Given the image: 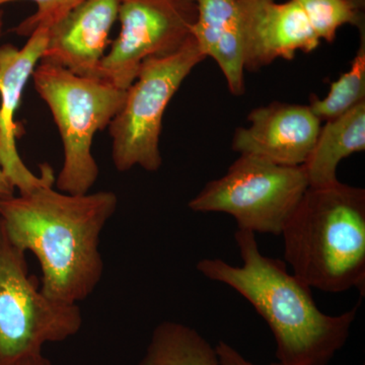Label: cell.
Listing matches in <instances>:
<instances>
[{
    "mask_svg": "<svg viewBox=\"0 0 365 365\" xmlns=\"http://www.w3.org/2000/svg\"><path fill=\"white\" fill-rule=\"evenodd\" d=\"M216 352H217L218 359H220V365H256L252 364L248 359H245L244 356L235 349L232 346L227 344V342L220 341L217 346L215 347ZM270 365H282L279 362H274Z\"/></svg>",
    "mask_w": 365,
    "mask_h": 365,
    "instance_id": "obj_19",
    "label": "cell"
},
{
    "mask_svg": "<svg viewBox=\"0 0 365 365\" xmlns=\"http://www.w3.org/2000/svg\"><path fill=\"white\" fill-rule=\"evenodd\" d=\"M81 326L78 304L55 302L41 292L25 252L11 242L0 220V365L42 352L43 346L68 339Z\"/></svg>",
    "mask_w": 365,
    "mask_h": 365,
    "instance_id": "obj_7",
    "label": "cell"
},
{
    "mask_svg": "<svg viewBox=\"0 0 365 365\" xmlns=\"http://www.w3.org/2000/svg\"><path fill=\"white\" fill-rule=\"evenodd\" d=\"M2 28H4V13H2L1 9H0V37H1Z\"/></svg>",
    "mask_w": 365,
    "mask_h": 365,
    "instance_id": "obj_22",
    "label": "cell"
},
{
    "mask_svg": "<svg viewBox=\"0 0 365 365\" xmlns=\"http://www.w3.org/2000/svg\"><path fill=\"white\" fill-rule=\"evenodd\" d=\"M179 1L190 2V4H195L196 0H179Z\"/></svg>",
    "mask_w": 365,
    "mask_h": 365,
    "instance_id": "obj_24",
    "label": "cell"
},
{
    "mask_svg": "<svg viewBox=\"0 0 365 365\" xmlns=\"http://www.w3.org/2000/svg\"><path fill=\"white\" fill-rule=\"evenodd\" d=\"M309 188L304 165L287 167L240 155L225 175L209 182L188 206L195 212L227 213L237 230L280 235Z\"/></svg>",
    "mask_w": 365,
    "mask_h": 365,
    "instance_id": "obj_6",
    "label": "cell"
},
{
    "mask_svg": "<svg viewBox=\"0 0 365 365\" xmlns=\"http://www.w3.org/2000/svg\"><path fill=\"white\" fill-rule=\"evenodd\" d=\"M204 59L191 36L172 54L150 57L141 63L135 81L126 90L121 110L108 127L117 170L127 172L134 167L148 172L160 170L163 115L185 78Z\"/></svg>",
    "mask_w": 365,
    "mask_h": 365,
    "instance_id": "obj_5",
    "label": "cell"
},
{
    "mask_svg": "<svg viewBox=\"0 0 365 365\" xmlns=\"http://www.w3.org/2000/svg\"><path fill=\"white\" fill-rule=\"evenodd\" d=\"M281 235L285 261L307 287L364 294V189L339 181L309 187Z\"/></svg>",
    "mask_w": 365,
    "mask_h": 365,
    "instance_id": "obj_3",
    "label": "cell"
},
{
    "mask_svg": "<svg viewBox=\"0 0 365 365\" xmlns=\"http://www.w3.org/2000/svg\"><path fill=\"white\" fill-rule=\"evenodd\" d=\"M360 45L349 71L331 85L326 98H311L312 111L321 121L342 116L360 103L365 102V26H359Z\"/></svg>",
    "mask_w": 365,
    "mask_h": 365,
    "instance_id": "obj_16",
    "label": "cell"
},
{
    "mask_svg": "<svg viewBox=\"0 0 365 365\" xmlns=\"http://www.w3.org/2000/svg\"><path fill=\"white\" fill-rule=\"evenodd\" d=\"M196 19V4L121 0L119 35L101 62L98 78L126 91L144 60L172 54L185 44Z\"/></svg>",
    "mask_w": 365,
    "mask_h": 365,
    "instance_id": "obj_8",
    "label": "cell"
},
{
    "mask_svg": "<svg viewBox=\"0 0 365 365\" xmlns=\"http://www.w3.org/2000/svg\"><path fill=\"white\" fill-rule=\"evenodd\" d=\"M356 4H359L360 6L362 7V9H364L365 7V0H354Z\"/></svg>",
    "mask_w": 365,
    "mask_h": 365,
    "instance_id": "obj_23",
    "label": "cell"
},
{
    "mask_svg": "<svg viewBox=\"0 0 365 365\" xmlns=\"http://www.w3.org/2000/svg\"><path fill=\"white\" fill-rule=\"evenodd\" d=\"M9 365H53V364L43 355L42 352H36L26 355Z\"/></svg>",
    "mask_w": 365,
    "mask_h": 365,
    "instance_id": "obj_20",
    "label": "cell"
},
{
    "mask_svg": "<svg viewBox=\"0 0 365 365\" xmlns=\"http://www.w3.org/2000/svg\"><path fill=\"white\" fill-rule=\"evenodd\" d=\"M16 1H32L37 11L14 29L21 36H30L38 28H48L86 0H0V7Z\"/></svg>",
    "mask_w": 365,
    "mask_h": 365,
    "instance_id": "obj_18",
    "label": "cell"
},
{
    "mask_svg": "<svg viewBox=\"0 0 365 365\" xmlns=\"http://www.w3.org/2000/svg\"><path fill=\"white\" fill-rule=\"evenodd\" d=\"M245 14V71H257L276 59L316 50L321 40L295 0L241 2Z\"/></svg>",
    "mask_w": 365,
    "mask_h": 365,
    "instance_id": "obj_12",
    "label": "cell"
},
{
    "mask_svg": "<svg viewBox=\"0 0 365 365\" xmlns=\"http://www.w3.org/2000/svg\"><path fill=\"white\" fill-rule=\"evenodd\" d=\"M32 78L63 143V165L57 177V189L72 195L90 193L100 174L91 151L93 137L109 127L121 110L126 91L44 61L39 62Z\"/></svg>",
    "mask_w": 365,
    "mask_h": 365,
    "instance_id": "obj_4",
    "label": "cell"
},
{
    "mask_svg": "<svg viewBox=\"0 0 365 365\" xmlns=\"http://www.w3.org/2000/svg\"><path fill=\"white\" fill-rule=\"evenodd\" d=\"M241 267L222 259H203L197 270L232 287L267 323L282 365H327L347 342L359 306L339 316L324 314L311 287L288 273L287 264L261 253L256 235L237 230Z\"/></svg>",
    "mask_w": 365,
    "mask_h": 365,
    "instance_id": "obj_2",
    "label": "cell"
},
{
    "mask_svg": "<svg viewBox=\"0 0 365 365\" xmlns=\"http://www.w3.org/2000/svg\"><path fill=\"white\" fill-rule=\"evenodd\" d=\"M120 4L121 0H86L72 9L50 26L41 61L56 64L78 76L98 78Z\"/></svg>",
    "mask_w": 365,
    "mask_h": 365,
    "instance_id": "obj_11",
    "label": "cell"
},
{
    "mask_svg": "<svg viewBox=\"0 0 365 365\" xmlns=\"http://www.w3.org/2000/svg\"><path fill=\"white\" fill-rule=\"evenodd\" d=\"M248 120V127L235 130L232 150L287 167L307 163L322 128L309 106L272 103L253 110Z\"/></svg>",
    "mask_w": 365,
    "mask_h": 365,
    "instance_id": "obj_10",
    "label": "cell"
},
{
    "mask_svg": "<svg viewBox=\"0 0 365 365\" xmlns=\"http://www.w3.org/2000/svg\"><path fill=\"white\" fill-rule=\"evenodd\" d=\"M117 207L112 191L72 195L44 186L0 199V220L14 246L37 257L41 292L55 302L78 304L102 279L101 235Z\"/></svg>",
    "mask_w": 365,
    "mask_h": 365,
    "instance_id": "obj_1",
    "label": "cell"
},
{
    "mask_svg": "<svg viewBox=\"0 0 365 365\" xmlns=\"http://www.w3.org/2000/svg\"><path fill=\"white\" fill-rule=\"evenodd\" d=\"M48 30L36 29L21 49L11 44L0 46V168L20 194L55 182L51 168L43 165L40 176H36L23 162L16 148L14 122L25 86L44 54Z\"/></svg>",
    "mask_w": 365,
    "mask_h": 365,
    "instance_id": "obj_9",
    "label": "cell"
},
{
    "mask_svg": "<svg viewBox=\"0 0 365 365\" xmlns=\"http://www.w3.org/2000/svg\"><path fill=\"white\" fill-rule=\"evenodd\" d=\"M365 150V102L342 116L326 121L304 167L309 187L338 182L341 160Z\"/></svg>",
    "mask_w": 365,
    "mask_h": 365,
    "instance_id": "obj_14",
    "label": "cell"
},
{
    "mask_svg": "<svg viewBox=\"0 0 365 365\" xmlns=\"http://www.w3.org/2000/svg\"><path fill=\"white\" fill-rule=\"evenodd\" d=\"M138 365H220L217 352L195 329L163 322L155 327Z\"/></svg>",
    "mask_w": 365,
    "mask_h": 365,
    "instance_id": "obj_15",
    "label": "cell"
},
{
    "mask_svg": "<svg viewBox=\"0 0 365 365\" xmlns=\"http://www.w3.org/2000/svg\"><path fill=\"white\" fill-rule=\"evenodd\" d=\"M197 19L192 26L204 57L215 60L230 93L241 97L245 86L244 9L237 0H196Z\"/></svg>",
    "mask_w": 365,
    "mask_h": 365,
    "instance_id": "obj_13",
    "label": "cell"
},
{
    "mask_svg": "<svg viewBox=\"0 0 365 365\" xmlns=\"http://www.w3.org/2000/svg\"><path fill=\"white\" fill-rule=\"evenodd\" d=\"M319 40L331 43L344 25L364 24V9L354 0H295Z\"/></svg>",
    "mask_w": 365,
    "mask_h": 365,
    "instance_id": "obj_17",
    "label": "cell"
},
{
    "mask_svg": "<svg viewBox=\"0 0 365 365\" xmlns=\"http://www.w3.org/2000/svg\"><path fill=\"white\" fill-rule=\"evenodd\" d=\"M16 188L11 182L9 181L4 173L0 168V199L9 198L14 195Z\"/></svg>",
    "mask_w": 365,
    "mask_h": 365,
    "instance_id": "obj_21",
    "label": "cell"
},
{
    "mask_svg": "<svg viewBox=\"0 0 365 365\" xmlns=\"http://www.w3.org/2000/svg\"><path fill=\"white\" fill-rule=\"evenodd\" d=\"M237 1H239V2H249V1H252V0H237Z\"/></svg>",
    "mask_w": 365,
    "mask_h": 365,
    "instance_id": "obj_25",
    "label": "cell"
}]
</instances>
